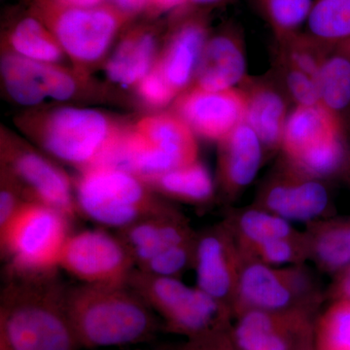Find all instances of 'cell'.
<instances>
[{
    "mask_svg": "<svg viewBox=\"0 0 350 350\" xmlns=\"http://www.w3.org/2000/svg\"><path fill=\"white\" fill-rule=\"evenodd\" d=\"M59 271L6 275L0 297V338L12 350H81Z\"/></svg>",
    "mask_w": 350,
    "mask_h": 350,
    "instance_id": "6da1fadb",
    "label": "cell"
},
{
    "mask_svg": "<svg viewBox=\"0 0 350 350\" xmlns=\"http://www.w3.org/2000/svg\"><path fill=\"white\" fill-rule=\"evenodd\" d=\"M68 310L82 349L128 347L155 337L161 320L130 285L68 287Z\"/></svg>",
    "mask_w": 350,
    "mask_h": 350,
    "instance_id": "7a4b0ae2",
    "label": "cell"
},
{
    "mask_svg": "<svg viewBox=\"0 0 350 350\" xmlns=\"http://www.w3.org/2000/svg\"><path fill=\"white\" fill-rule=\"evenodd\" d=\"M16 126L48 155L79 170L96 165L126 126L98 110L68 107L25 113Z\"/></svg>",
    "mask_w": 350,
    "mask_h": 350,
    "instance_id": "3957f363",
    "label": "cell"
},
{
    "mask_svg": "<svg viewBox=\"0 0 350 350\" xmlns=\"http://www.w3.org/2000/svg\"><path fill=\"white\" fill-rule=\"evenodd\" d=\"M197 161L194 131L178 115L163 113L126 126L96 167L126 170L146 180Z\"/></svg>",
    "mask_w": 350,
    "mask_h": 350,
    "instance_id": "277c9868",
    "label": "cell"
},
{
    "mask_svg": "<svg viewBox=\"0 0 350 350\" xmlns=\"http://www.w3.org/2000/svg\"><path fill=\"white\" fill-rule=\"evenodd\" d=\"M25 5L27 12L54 34L75 72L84 79L90 69L103 61L120 32L135 20L108 3L87 8L59 0H25Z\"/></svg>",
    "mask_w": 350,
    "mask_h": 350,
    "instance_id": "5b68a950",
    "label": "cell"
},
{
    "mask_svg": "<svg viewBox=\"0 0 350 350\" xmlns=\"http://www.w3.org/2000/svg\"><path fill=\"white\" fill-rule=\"evenodd\" d=\"M75 192L78 213L96 224L116 230L174 207L144 179L115 167L80 170Z\"/></svg>",
    "mask_w": 350,
    "mask_h": 350,
    "instance_id": "8992f818",
    "label": "cell"
},
{
    "mask_svg": "<svg viewBox=\"0 0 350 350\" xmlns=\"http://www.w3.org/2000/svg\"><path fill=\"white\" fill-rule=\"evenodd\" d=\"M128 284L150 306L170 333L189 338L231 326L230 308L179 278L148 275L135 269Z\"/></svg>",
    "mask_w": 350,
    "mask_h": 350,
    "instance_id": "52a82bcc",
    "label": "cell"
},
{
    "mask_svg": "<svg viewBox=\"0 0 350 350\" xmlns=\"http://www.w3.org/2000/svg\"><path fill=\"white\" fill-rule=\"evenodd\" d=\"M70 221L52 207L25 202L10 224L0 232L6 275L59 271V256L70 236Z\"/></svg>",
    "mask_w": 350,
    "mask_h": 350,
    "instance_id": "ba28073f",
    "label": "cell"
},
{
    "mask_svg": "<svg viewBox=\"0 0 350 350\" xmlns=\"http://www.w3.org/2000/svg\"><path fill=\"white\" fill-rule=\"evenodd\" d=\"M324 298L325 294L305 264L278 268L243 256L232 317L248 310L314 312Z\"/></svg>",
    "mask_w": 350,
    "mask_h": 350,
    "instance_id": "9c48e42d",
    "label": "cell"
},
{
    "mask_svg": "<svg viewBox=\"0 0 350 350\" xmlns=\"http://www.w3.org/2000/svg\"><path fill=\"white\" fill-rule=\"evenodd\" d=\"M1 172L29 202L57 209L71 221L79 214L75 182L56 163L13 133H1Z\"/></svg>",
    "mask_w": 350,
    "mask_h": 350,
    "instance_id": "30bf717a",
    "label": "cell"
},
{
    "mask_svg": "<svg viewBox=\"0 0 350 350\" xmlns=\"http://www.w3.org/2000/svg\"><path fill=\"white\" fill-rule=\"evenodd\" d=\"M59 269L84 284H126L135 262L117 234L86 230L70 234L66 239Z\"/></svg>",
    "mask_w": 350,
    "mask_h": 350,
    "instance_id": "8fae6325",
    "label": "cell"
},
{
    "mask_svg": "<svg viewBox=\"0 0 350 350\" xmlns=\"http://www.w3.org/2000/svg\"><path fill=\"white\" fill-rule=\"evenodd\" d=\"M303 310H248L232 317L230 333L241 350L314 349L315 322Z\"/></svg>",
    "mask_w": 350,
    "mask_h": 350,
    "instance_id": "7c38bea8",
    "label": "cell"
},
{
    "mask_svg": "<svg viewBox=\"0 0 350 350\" xmlns=\"http://www.w3.org/2000/svg\"><path fill=\"white\" fill-rule=\"evenodd\" d=\"M243 256L225 221L198 232L194 269L197 287L232 310Z\"/></svg>",
    "mask_w": 350,
    "mask_h": 350,
    "instance_id": "4fadbf2b",
    "label": "cell"
},
{
    "mask_svg": "<svg viewBox=\"0 0 350 350\" xmlns=\"http://www.w3.org/2000/svg\"><path fill=\"white\" fill-rule=\"evenodd\" d=\"M245 112V94L234 88L211 92L190 87L175 101V114L196 135L213 142H221L243 123Z\"/></svg>",
    "mask_w": 350,
    "mask_h": 350,
    "instance_id": "5bb4252c",
    "label": "cell"
},
{
    "mask_svg": "<svg viewBox=\"0 0 350 350\" xmlns=\"http://www.w3.org/2000/svg\"><path fill=\"white\" fill-rule=\"evenodd\" d=\"M328 190L320 179L285 167L262 189L256 206L289 222H315L328 209Z\"/></svg>",
    "mask_w": 350,
    "mask_h": 350,
    "instance_id": "9a60e30c",
    "label": "cell"
},
{
    "mask_svg": "<svg viewBox=\"0 0 350 350\" xmlns=\"http://www.w3.org/2000/svg\"><path fill=\"white\" fill-rule=\"evenodd\" d=\"M0 72L6 93L23 107L62 100L69 87L68 71L59 64L38 63L10 51L2 53Z\"/></svg>",
    "mask_w": 350,
    "mask_h": 350,
    "instance_id": "2e32d148",
    "label": "cell"
},
{
    "mask_svg": "<svg viewBox=\"0 0 350 350\" xmlns=\"http://www.w3.org/2000/svg\"><path fill=\"white\" fill-rule=\"evenodd\" d=\"M208 38L207 22L200 11L184 16L170 32L157 64L178 96L193 84Z\"/></svg>",
    "mask_w": 350,
    "mask_h": 350,
    "instance_id": "e0dca14e",
    "label": "cell"
},
{
    "mask_svg": "<svg viewBox=\"0 0 350 350\" xmlns=\"http://www.w3.org/2000/svg\"><path fill=\"white\" fill-rule=\"evenodd\" d=\"M135 262V269L163 251L197 236L187 217L174 207L117 230Z\"/></svg>",
    "mask_w": 350,
    "mask_h": 350,
    "instance_id": "ac0fdd59",
    "label": "cell"
},
{
    "mask_svg": "<svg viewBox=\"0 0 350 350\" xmlns=\"http://www.w3.org/2000/svg\"><path fill=\"white\" fill-rule=\"evenodd\" d=\"M246 57L243 39L232 27L209 36L191 87L217 92L245 81Z\"/></svg>",
    "mask_w": 350,
    "mask_h": 350,
    "instance_id": "d6986e66",
    "label": "cell"
},
{
    "mask_svg": "<svg viewBox=\"0 0 350 350\" xmlns=\"http://www.w3.org/2000/svg\"><path fill=\"white\" fill-rule=\"evenodd\" d=\"M218 144L219 184L223 193L229 199H234L257 176L264 146L245 122L239 124Z\"/></svg>",
    "mask_w": 350,
    "mask_h": 350,
    "instance_id": "ffe728a7",
    "label": "cell"
},
{
    "mask_svg": "<svg viewBox=\"0 0 350 350\" xmlns=\"http://www.w3.org/2000/svg\"><path fill=\"white\" fill-rule=\"evenodd\" d=\"M158 27L140 24L129 27L105 64V75L123 89L135 88L158 61Z\"/></svg>",
    "mask_w": 350,
    "mask_h": 350,
    "instance_id": "44dd1931",
    "label": "cell"
},
{
    "mask_svg": "<svg viewBox=\"0 0 350 350\" xmlns=\"http://www.w3.org/2000/svg\"><path fill=\"white\" fill-rule=\"evenodd\" d=\"M345 129L321 105H297L285 124L282 149L292 163L345 137Z\"/></svg>",
    "mask_w": 350,
    "mask_h": 350,
    "instance_id": "7402d4cb",
    "label": "cell"
},
{
    "mask_svg": "<svg viewBox=\"0 0 350 350\" xmlns=\"http://www.w3.org/2000/svg\"><path fill=\"white\" fill-rule=\"evenodd\" d=\"M244 83L241 89L246 98L244 122L256 133L265 148H282L288 118L285 94L268 81L245 80Z\"/></svg>",
    "mask_w": 350,
    "mask_h": 350,
    "instance_id": "603a6c76",
    "label": "cell"
},
{
    "mask_svg": "<svg viewBox=\"0 0 350 350\" xmlns=\"http://www.w3.org/2000/svg\"><path fill=\"white\" fill-rule=\"evenodd\" d=\"M320 105L340 121L350 123V48L347 41L326 55L317 79Z\"/></svg>",
    "mask_w": 350,
    "mask_h": 350,
    "instance_id": "cb8c5ba5",
    "label": "cell"
},
{
    "mask_svg": "<svg viewBox=\"0 0 350 350\" xmlns=\"http://www.w3.org/2000/svg\"><path fill=\"white\" fill-rule=\"evenodd\" d=\"M3 38L4 50L38 63L59 64L68 57L50 29L29 12L11 23Z\"/></svg>",
    "mask_w": 350,
    "mask_h": 350,
    "instance_id": "d4e9b609",
    "label": "cell"
},
{
    "mask_svg": "<svg viewBox=\"0 0 350 350\" xmlns=\"http://www.w3.org/2000/svg\"><path fill=\"white\" fill-rule=\"evenodd\" d=\"M310 260L335 275L350 266V216L312 222L306 231Z\"/></svg>",
    "mask_w": 350,
    "mask_h": 350,
    "instance_id": "484cf974",
    "label": "cell"
},
{
    "mask_svg": "<svg viewBox=\"0 0 350 350\" xmlns=\"http://www.w3.org/2000/svg\"><path fill=\"white\" fill-rule=\"evenodd\" d=\"M159 195L192 204L211 202L214 182L204 163L197 162L144 180Z\"/></svg>",
    "mask_w": 350,
    "mask_h": 350,
    "instance_id": "4316f807",
    "label": "cell"
},
{
    "mask_svg": "<svg viewBox=\"0 0 350 350\" xmlns=\"http://www.w3.org/2000/svg\"><path fill=\"white\" fill-rule=\"evenodd\" d=\"M225 222L241 250L273 239L287 238L298 232L289 221L258 206L230 214Z\"/></svg>",
    "mask_w": 350,
    "mask_h": 350,
    "instance_id": "83f0119b",
    "label": "cell"
},
{
    "mask_svg": "<svg viewBox=\"0 0 350 350\" xmlns=\"http://www.w3.org/2000/svg\"><path fill=\"white\" fill-rule=\"evenodd\" d=\"M306 34L329 47L349 40L350 0H314Z\"/></svg>",
    "mask_w": 350,
    "mask_h": 350,
    "instance_id": "f1b7e54d",
    "label": "cell"
},
{
    "mask_svg": "<svg viewBox=\"0 0 350 350\" xmlns=\"http://www.w3.org/2000/svg\"><path fill=\"white\" fill-rule=\"evenodd\" d=\"M241 251L244 257L257 260L271 267L303 265L306 260H310L306 232H298L293 236L266 241Z\"/></svg>",
    "mask_w": 350,
    "mask_h": 350,
    "instance_id": "f546056e",
    "label": "cell"
},
{
    "mask_svg": "<svg viewBox=\"0 0 350 350\" xmlns=\"http://www.w3.org/2000/svg\"><path fill=\"white\" fill-rule=\"evenodd\" d=\"M265 19L271 25L280 43L300 33L306 23L313 0H258Z\"/></svg>",
    "mask_w": 350,
    "mask_h": 350,
    "instance_id": "4dcf8cb0",
    "label": "cell"
},
{
    "mask_svg": "<svg viewBox=\"0 0 350 350\" xmlns=\"http://www.w3.org/2000/svg\"><path fill=\"white\" fill-rule=\"evenodd\" d=\"M315 350H350V300L332 301L315 322Z\"/></svg>",
    "mask_w": 350,
    "mask_h": 350,
    "instance_id": "1f68e13d",
    "label": "cell"
},
{
    "mask_svg": "<svg viewBox=\"0 0 350 350\" xmlns=\"http://www.w3.org/2000/svg\"><path fill=\"white\" fill-rule=\"evenodd\" d=\"M196 243L197 236L191 241L163 251L137 269L148 275L179 278L187 269L194 268Z\"/></svg>",
    "mask_w": 350,
    "mask_h": 350,
    "instance_id": "d6a6232c",
    "label": "cell"
},
{
    "mask_svg": "<svg viewBox=\"0 0 350 350\" xmlns=\"http://www.w3.org/2000/svg\"><path fill=\"white\" fill-rule=\"evenodd\" d=\"M280 66L283 84L286 94L291 96L297 105H319V94L317 82L310 76L290 64L286 59L280 56Z\"/></svg>",
    "mask_w": 350,
    "mask_h": 350,
    "instance_id": "836d02e7",
    "label": "cell"
},
{
    "mask_svg": "<svg viewBox=\"0 0 350 350\" xmlns=\"http://www.w3.org/2000/svg\"><path fill=\"white\" fill-rule=\"evenodd\" d=\"M135 90L145 105L153 108L167 107L172 100L178 98V94L165 79L157 62L150 72L138 83Z\"/></svg>",
    "mask_w": 350,
    "mask_h": 350,
    "instance_id": "e575fe53",
    "label": "cell"
},
{
    "mask_svg": "<svg viewBox=\"0 0 350 350\" xmlns=\"http://www.w3.org/2000/svg\"><path fill=\"white\" fill-rule=\"evenodd\" d=\"M25 202L17 184L5 172H0V232L10 224Z\"/></svg>",
    "mask_w": 350,
    "mask_h": 350,
    "instance_id": "d590c367",
    "label": "cell"
},
{
    "mask_svg": "<svg viewBox=\"0 0 350 350\" xmlns=\"http://www.w3.org/2000/svg\"><path fill=\"white\" fill-rule=\"evenodd\" d=\"M230 328L231 326L215 329L196 337L185 338L177 350H241L232 340Z\"/></svg>",
    "mask_w": 350,
    "mask_h": 350,
    "instance_id": "8d00e7d4",
    "label": "cell"
},
{
    "mask_svg": "<svg viewBox=\"0 0 350 350\" xmlns=\"http://www.w3.org/2000/svg\"><path fill=\"white\" fill-rule=\"evenodd\" d=\"M328 297L332 301L350 300V266L334 275Z\"/></svg>",
    "mask_w": 350,
    "mask_h": 350,
    "instance_id": "74e56055",
    "label": "cell"
},
{
    "mask_svg": "<svg viewBox=\"0 0 350 350\" xmlns=\"http://www.w3.org/2000/svg\"><path fill=\"white\" fill-rule=\"evenodd\" d=\"M187 0H148L146 15L157 18L165 13L180 10L186 6Z\"/></svg>",
    "mask_w": 350,
    "mask_h": 350,
    "instance_id": "f35d334b",
    "label": "cell"
},
{
    "mask_svg": "<svg viewBox=\"0 0 350 350\" xmlns=\"http://www.w3.org/2000/svg\"><path fill=\"white\" fill-rule=\"evenodd\" d=\"M107 3L135 19L140 14L146 13L148 0H107Z\"/></svg>",
    "mask_w": 350,
    "mask_h": 350,
    "instance_id": "ab89813d",
    "label": "cell"
},
{
    "mask_svg": "<svg viewBox=\"0 0 350 350\" xmlns=\"http://www.w3.org/2000/svg\"><path fill=\"white\" fill-rule=\"evenodd\" d=\"M225 1L226 0H187L185 7H189L190 10L202 11L209 7L217 6Z\"/></svg>",
    "mask_w": 350,
    "mask_h": 350,
    "instance_id": "60d3db41",
    "label": "cell"
},
{
    "mask_svg": "<svg viewBox=\"0 0 350 350\" xmlns=\"http://www.w3.org/2000/svg\"><path fill=\"white\" fill-rule=\"evenodd\" d=\"M68 5L76 7H98L107 4V0H59Z\"/></svg>",
    "mask_w": 350,
    "mask_h": 350,
    "instance_id": "b9f144b4",
    "label": "cell"
},
{
    "mask_svg": "<svg viewBox=\"0 0 350 350\" xmlns=\"http://www.w3.org/2000/svg\"><path fill=\"white\" fill-rule=\"evenodd\" d=\"M347 175H349V182H350V163H349V167H347Z\"/></svg>",
    "mask_w": 350,
    "mask_h": 350,
    "instance_id": "7bdbcfd3",
    "label": "cell"
},
{
    "mask_svg": "<svg viewBox=\"0 0 350 350\" xmlns=\"http://www.w3.org/2000/svg\"><path fill=\"white\" fill-rule=\"evenodd\" d=\"M347 44H349V48H350V39H349V40H347Z\"/></svg>",
    "mask_w": 350,
    "mask_h": 350,
    "instance_id": "ee69618b",
    "label": "cell"
},
{
    "mask_svg": "<svg viewBox=\"0 0 350 350\" xmlns=\"http://www.w3.org/2000/svg\"><path fill=\"white\" fill-rule=\"evenodd\" d=\"M308 350H315V347H314V349H308Z\"/></svg>",
    "mask_w": 350,
    "mask_h": 350,
    "instance_id": "f6af8a7d",
    "label": "cell"
}]
</instances>
